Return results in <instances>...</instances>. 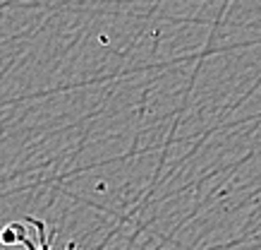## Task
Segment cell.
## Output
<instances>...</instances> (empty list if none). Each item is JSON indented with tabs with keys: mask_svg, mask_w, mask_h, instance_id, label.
Wrapping results in <instances>:
<instances>
[{
	"mask_svg": "<svg viewBox=\"0 0 261 250\" xmlns=\"http://www.w3.org/2000/svg\"><path fill=\"white\" fill-rule=\"evenodd\" d=\"M27 221L34 226L36 241L24 234V229L19 224H10V226H5V231H3L5 243H17V245H22L24 250H50L53 248V236H48L46 224H43L41 219H34V217H29ZM67 250H74V243H67Z\"/></svg>",
	"mask_w": 261,
	"mask_h": 250,
	"instance_id": "cell-1",
	"label": "cell"
}]
</instances>
